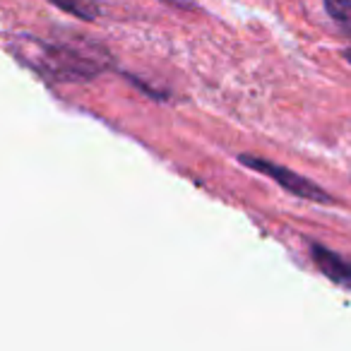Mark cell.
Masks as SVG:
<instances>
[{
  "mask_svg": "<svg viewBox=\"0 0 351 351\" xmlns=\"http://www.w3.org/2000/svg\"><path fill=\"white\" fill-rule=\"evenodd\" d=\"M239 161L243 166L253 171H260V173L269 176L277 186H282L284 191H289L291 195L301 197V200H311V202H322V205H330L332 202V195L325 193L320 186L311 183L306 176L296 173V171L287 169V166H279V164H272L267 159H260V156H253V154H241Z\"/></svg>",
  "mask_w": 351,
  "mask_h": 351,
  "instance_id": "2",
  "label": "cell"
},
{
  "mask_svg": "<svg viewBox=\"0 0 351 351\" xmlns=\"http://www.w3.org/2000/svg\"><path fill=\"white\" fill-rule=\"evenodd\" d=\"M49 3H53L58 10L84 22H94L99 17V5L94 0H49Z\"/></svg>",
  "mask_w": 351,
  "mask_h": 351,
  "instance_id": "4",
  "label": "cell"
},
{
  "mask_svg": "<svg viewBox=\"0 0 351 351\" xmlns=\"http://www.w3.org/2000/svg\"><path fill=\"white\" fill-rule=\"evenodd\" d=\"M77 36L70 41H44L29 34H15L8 39V49L36 75L49 82H89L108 70V56L101 46Z\"/></svg>",
  "mask_w": 351,
  "mask_h": 351,
  "instance_id": "1",
  "label": "cell"
},
{
  "mask_svg": "<svg viewBox=\"0 0 351 351\" xmlns=\"http://www.w3.org/2000/svg\"><path fill=\"white\" fill-rule=\"evenodd\" d=\"M322 3H325L327 15L351 34V0H322Z\"/></svg>",
  "mask_w": 351,
  "mask_h": 351,
  "instance_id": "5",
  "label": "cell"
},
{
  "mask_svg": "<svg viewBox=\"0 0 351 351\" xmlns=\"http://www.w3.org/2000/svg\"><path fill=\"white\" fill-rule=\"evenodd\" d=\"M344 58H346V60H349V63H351V49H349V51H344Z\"/></svg>",
  "mask_w": 351,
  "mask_h": 351,
  "instance_id": "6",
  "label": "cell"
},
{
  "mask_svg": "<svg viewBox=\"0 0 351 351\" xmlns=\"http://www.w3.org/2000/svg\"><path fill=\"white\" fill-rule=\"evenodd\" d=\"M311 258L330 282L351 289V260L341 258L339 253L325 248L320 243H311Z\"/></svg>",
  "mask_w": 351,
  "mask_h": 351,
  "instance_id": "3",
  "label": "cell"
}]
</instances>
